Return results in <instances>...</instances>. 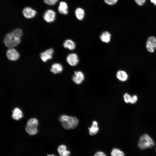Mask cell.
I'll use <instances>...</instances> for the list:
<instances>
[{"mask_svg": "<svg viewBox=\"0 0 156 156\" xmlns=\"http://www.w3.org/2000/svg\"><path fill=\"white\" fill-rule=\"evenodd\" d=\"M23 34L22 31L16 29L7 34L5 37L4 42L5 45L9 48H13L20 42V38Z\"/></svg>", "mask_w": 156, "mask_h": 156, "instance_id": "6da1fadb", "label": "cell"}, {"mask_svg": "<svg viewBox=\"0 0 156 156\" xmlns=\"http://www.w3.org/2000/svg\"><path fill=\"white\" fill-rule=\"evenodd\" d=\"M59 120L61 122L63 127L66 129H71L75 128L77 126L79 121L78 119L75 117L65 115L61 116Z\"/></svg>", "mask_w": 156, "mask_h": 156, "instance_id": "7a4b0ae2", "label": "cell"}, {"mask_svg": "<svg viewBox=\"0 0 156 156\" xmlns=\"http://www.w3.org/2000/svg\"><path fill=\"white\" fill-rule=\"evenodd\" d=\"M155 144L154 141L148 134H145L139 138L138 146L141 149L153 147Z\"/></svg>", "mask_w": 156, "mask_h": 156, "instance_id": "3957f363", "label": "cell"}, {"mask_svg": "<svg viewBox=\"0 0 156 156\" xmlns=\"http://www.w3.org/2000/svg\"><path fill=\"white\" fill-rule=\"evenodd\" d=\"M38 125V122L36 118H30L28 121L25 127L26 131L31 135L36 134L38 132L37 127Z\"/></svg>", "mask_w": 156, "mask_h": 156, "instance_id": "277c9868", "label": "cell"}, {"mask_svg": "<svg viewBox=\"0 0 156 156\" xmlns=\"http://www.w3.org/2000/svg\"><path fill=\"white\" fill-rule=\"evenodd\" d=\"M6 56L8 59L11 61H16L19 57V55L17 51L13 48H10L7 51Z\"/></svg>", "mask_w": 156, "mask_h": 156, "instance_id": "5b68a950", "label": "cell"}, {"mask_svg": "<svg viewBox=\"0 0 156 156\" xmlns=\"http://www.w3.org/2000/svg\"><path fill=\"white\" fill-rule=\"evenodd\" d=\"M66 61L68 63L72 66H76L79 62L78 56L75 53L69 54L66 57Z\"/></svg>", "mask_w": 156, "mask_h": 156, "instance_id": "8992f818", "label": "cell"}, {"mask_svg": "<svg viewBox=\"0 0 156 156\" xmlns=\"http://www.w3.org/2000/svg\"><path fill=\"white\" fill-rule=\"evenodd\" d=\"M84 79L83 73L81 71H75L72 77V80L77 84H81Z\"/></svg>", "mask_w": 156, "mask_h": 156, "instance_id": "52a82bcc", "label": "cell"}, {"mask_svg": "<svg viewBox=\"0 0 156 156\" xmlns=\"http://www.w3.org/2000/svg\"><path fill=\"white\" fill-rule=\"evenodd\" d=\"M55 13L51 10H47L44 13L43 18L44 20L49 23L53 21L55 19Z\"/></svg>", "mask_w": 156, "mask_h": 156, "instance_id": "ba28073f", "label": "cell"}, {"mask_svg": "<svg viewBox=\"0 0 156 156\" xmlns=\"http://www.w3.org/2000/svg\"><path fill=\"white\" fill-rule=\"evenodd\" d=\"M53 52V50L50 48L41 53L40 54L41 59L43 62H45L48 60L52 59Z\"/></svg>", "mask_w": 156, "mask_h": 156, "instance_id": "9c48e42d", "label": "cell"}, {"mask_svg": "<svg viewBox=\"0 0 156 156\" xmlns=\"http://www.w3.org/2000/svg\"><path fill=\"white\" fill-rule=\"evenodd\" d=\"M24 16L27 18H30L35 16L36 14V11L29 7H26L24 9L23 11Z\"/></svg>", "mask_w": 156, "mask_h": 156, "instance_id": "30bf717a", "label": "cell"}, {"mask_svg": "<svg viewBox=\"0 0 156 156\" xmlns=\"http://www.w3.org/2000/svg\"><path fill=\"white\" fill-rule=\"evenodd\" d=\"M88 129L90 135H93L97 134L99 130L97 122L95 120L93 121L91 126Z\"/></svg>", "mask_w": 156, "mask_h": 156, "instance_id": "8fae6325", "label": "cell"}, {"mask_svg": "<svg viewBox=\"0 0 156 156\" xmlns=\"http://www.w3.org/2000/svg\"><path fill=\"white\" fill-rule=\"evenodd\" d=\"M57 151L60 156H69L70 154V151L67 150L66 146L63 144L58 146Z\"/></svg>", "mask_w": 156, "mask_h": 156, "instance_id": "7c38bea8", "label": "cell"}, {"mask_svg": "<svg viewBox=\"0 0 156 156\" xmlns=\"http://www.w3.org/2000/svg\"><path fill=\"white\" fill-rule=\"evenodd\" d=\"M128 75L127 73L123 70L118 71L116 74V77L118 80L121 81H125L128 78Z\"/></svg>", "mask_w": 156, "mask_h": 156, "instance_id": "4fadbf2b", "label": "cell"}, {"mask_svg": "<svg viewBox=\"0 0 156 156\" xmlns=\"http://www.w3.org/2000/svg\"><path fill=\"white\" fill-rule=\"evenodd\" d=\"M12 117L14 120H18L23 117V114L20 109L16 107L12 111Z\"/></svg>", "mask_w": 156, "mask_h": 156, "instance_id": "5bb4252c", "label": "cell"}, {"mask_svg": "<svg viewBox=\"0 0 156 156\" xmlns=\"http://www.w3.org/2000/svg\"><path fill=\"white\" fill-rule=\"evenodd\" d=\"M59 12L62 14H67L68 13V6L65 2L62 1L60 3L58 7Z\"/></svg>", "mask_w": 156, "mask_h": 156, "instance_id": "9a60e30c", "label": "cell"}, {"mask_svg": "<svg viewBox=\"0 0 156 156\" xmlns=\"http://www.w3.org/2000/svg\"><path fill=\"white\" fill-rule=\"evenodd\" d=\"M63 70V67L60 64L56 63L53 64L52 66L50 69L51 72L55 74L60 73Z\"/></svg>", "mask_w": 156, "mask_h": 156, "instance_id": "2e32d148", "label": "cell"}, {"mask_svg": "<svg viewBox=\"0 0 156 156\" xmlns=\"http://www.w3.org/2000/svg\"><path fill=\"white\" fill-rule=\"evenodd\" d=\"M111 36V34L109 32L105 31L101 34L100 36V38L102 42L107 43L110 42Z\"/></svg>", "mask_w": 156, "mask_h": 156, "instance_id": "e0dca14e", "label": "cell"}, {"mask_svg": "<svg viewBox=\"0 0 156 156\" xmlns=\"http://www.w3.org/2000/svg\"><path fill=\"white\" fill-rule=\"evenodd\" d=\"M75 14L77 18L80 21L82 20L85 16V11L80 8H76L75 11Z\"/></svg>", "mask_w": 156, "mask_h": 156, "instance_id": "ac0fdd59", "label": "cell"}, {"mask_svg": "<svg viewBox=\"0 0 156 156\" xmlns=\"http://www.w3.org/2000/svg\"><path fill=\"white\" fill-rule=\"evenodd\" d=\"M64 47L70 50H72L75 48V44L74 42L70 39L66 40L63 43Z\"/></svg>", "mask_w": 156, "mask_h": 156, "instance_id": "d6986e66", "label": "cell"}, {"mask_svg": "<svg viewBox=\"0 0 156 156\" xmlns=\"http://www.w3.org/2000/svg\"><path fill=\"white\" fill-rule=\"evenodd\" d=\"M112 156H124L125 154L123 152L117 148H114L111 152Z\"/></svg>", "mask_w": 156, "mask_h": 156, "instance_id": "ffe728a7", "label": "cell"}, {"mask_svg": "<svg viewBox=\"0 0 156 156\" xmlns=\"http://www.w3.org/2000/svg\"><path fill=\"white\" fill-rule=\"evenodd\" d=\"M153 45L155 49H156V38L151 36L148 38L147 40Z\"/></svg>", "mask_w": 156, "mask_h": 156, "instance_id": "44dd1931", "label": "cell"}, {"mask_svg": "<svg viewBox=\"0 0 156 156\" xmlns=\"http://www.w3.org/2000/svg\"><path fill=\"white\" fill-rule=\"evenodd\" d=\"M146 44V48L147 50L151 53L153 52L155 49L151 43L147 41Z\"/></svg>", "mask_w": 156, "mask_h": 156, "instance_id": "7402d4cb", "label": "cell"}, {"mask_svg": "<svg viewBox=\"0 0 156 156\" xmlns=\"http://www.w3.org/2000/svg\"><path fill=\"white\" fill-rule=\"evenodd\" d=\"M131 96L127 93H125L123 95V98L125 102L128 103L130 102Z\"/></svg>", "mask_w": 156, "mask_h": 156, "instance_id": "603a6c76", "label": "cell"}, {"mask_svg": "<svg viewBox=\"0 0 156 156\" xmlns=\"http://www.w3.org/2000/svg\"><path fill=\"white\" fill-rule=\"evenodd\" d=\"M58 0H44V2L49 5H53Z\"/></svg>", "mask_w": 156, "mask_h": 156, "instance_id": "cb8c5ba5", "label": "cell"}, {"mask_svg": "<svg viewBox=\"0 0 156 156\" xmlns=\"http://www.w3.org/2000/svg\"><path fill=\"white\" fill-rule=\"evenodd\" d=\"M118 0H104L105 2L107 4L112 5L116 4Z\"/></svg>", "mask_w": 156, "mask_h": 156, "instance_id": "d4e9b609", "label": "cell"}, {"mask_svg": "<svg viewBox=\"0 0 156 156\" xmlns=\"http://www.w3.org/2000/svg\"><path fill=\"white\" fill-rule=\"evenodd\" d=\"M138 97L136 95H133L131 96V99L130 103L131 104H134L138 100Z\"/></svg>", "mask_w": 156, "mask_h": 156, "instance_id": "484cf974", "label": "cell"}, {"mask_svg": "<svg viewBox=\"0 0 156 156\" xmlns=\"http://www.w3.org/2000/svg\"><path fill=\"white\" fill-rule=\"evenodd\" d=\"M146 0H135L136 3L139 5H142L145 2Z\"/></svg>", "mask_w": 156, "mask_h": 156, "instance_id": "4316f807", "label": "cell"}, {"mask_svg": "<svg viewBox=\"0 0 156 156\" xmlns=\"http://www.w3.org/2000/svg\"><path fill=\"white\" fill-rule=\"evenodd\" d=\"M94 156H106V155L103 152L98 151L96 152Z\"/></svg>", "mask_w": 156, "mask_h": 156, "instance_id": "83f0119b", "label": "cell"}, {"mask_svg": "<svg viewBox=\"0 0 156 156\" xmlns=\"http://www.w3.org/2000/svg\"><path fill=\"white\" fill-rule=\"evenodd\" d=\"M151 1L156 5V0H151Z\"/></svg>", "mask_w": 156, "mask_h": 156, "instance_id": "f1b7e54d", "label": "cell"}, {"mask_svg": "<svg viewBox=\"0 0 156 156\" xmlns=\"http://www.w3.org/2000/svg\"><path fill=\"white\" fill-rule=\"evenodd\" d=\"M47 156H56L54 155V154H52L51 155H48Z\"/></svg>", "mask_w": 156, "mask_h": 156, "instance_id": "f546056e", "label": "cell"}, {"mask_svg": "<svg viewBox=\"0 0 156 156\" xmlns=\"http://www.w3.org/2000/svg\"></svg>", "mask_w": 156, "mask_h": 156, "instance_id": "4dcf8cb0", "label": "cell"}]
</instances>
